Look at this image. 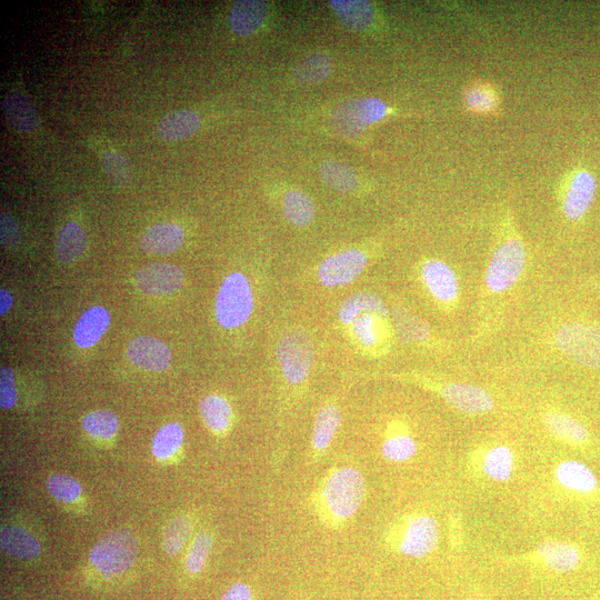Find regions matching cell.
Segmentation results:
<instances>
[{
	"label": "cell",
	"instance_id": "obj_45",
	"mask_svg": "<svg viewBox=\"0 0 600 600\" xmlns=\"http://www.w3.org/2000/svg\"><path fill=\"white\" fill-rule=\"evenodd\" d=\"M14 303V299L12 295H10L7 290H0V315L4 316L9 312V309L12 308Z\"/></svg>",
	"mask_w": 600,
	"mask_h": 600
},
{
	"label": "cell",
	"instance_id": "obj_4",
	"mask_svg": "<svg viewBox=\"0 0 600 600\" xmlns=\"http://www.w3.org/2000/svg\"><path fill=\"white\" fill-rule=\"evenodd\" d=\"M388 113L383 100L373 97L357 98L337 107L330 116V127L339 136L355 138L364 133L368 125L382 120Z\"/></svg>",
	"mask_w": 600,
	"mask_h": 600
},
{
	"label": "cell",
	"instance_id": "obj_39",
	"mask_svg": "<svg viewBox=\"0 0 600 600\" xmlns=\"http://www.w3.org/2000/svg\"><path fill=\"white\" fill-rule=\"evenodd\" d=\"M417 452V444L414 438L408 435H395L385 440L382 453L383 456L393 463H404L412 458Z\"/></svg>",
	"mask_w": 600,
	"mask_h": 600
},
{
	"label": "cell",
	"instance_id": "obj_27",
	"mask_svg": "<svg viewBox=\"0 0 600 600\" xmlns=\"http://www.w3.org/2000/svg\"><path fill=\"white\" fill-rule=\"evenodd\" d=\"M199 409L204 423L212 432L222 434L229 428L233 410L225 398L218 395L206 396L200 402Z\"/></svg>",
	"mask_w": 600,
	"mask_h": 600
},
{
	"label": "cell",
	"instance_id": "obj_20",
	"mask_svg": "<svg viewBox=\"0 0 600 600\" xmlns=\"http://www.w3.org/2000/svg\"><path fill=\"white\" fill-rule=\"evenodd\" d=\"M110 325V315L104 307L95 306L79 318L75 330V343L80 348L95 346Z\"/></svg>",
	"mask_w": 600,
	"mask_h": 600
},
{
	"label": "cell",
	"instance_id": "obj_42",
	"mask_svg": "<svg viewBox=\"0 0 600 600\" xmlns=\"http://www.w3.org/2000/svg\"><path fill=\"white\" fill-rule=\"evenodd\" d=\"M16 402L17 390L14 372L8 367H2L0 370V406L3 409H9L14 407Z\"/></svg>",
	"mask_w": 600,
	"mask_h": 600
},
{
	"label": "cell",
	"instance_id": "obj_40",
	"mask_svg": "<svg viewBox=\"0 0 600 600\" xmlns=\"http://www.w3.org/2000/svg\"><path fill=\"white\" fill-rule=\"evenodd\" d=\"M212 548V535L206 532L198 533L196 535L192 548H190L186 558V569L189 574L197 575L202 572Z\"/></svg>",
	"mask_w": 600,
	"mask_h": 600
},
{
	"label": "cell",
	"instance_id": "obj_33",
	"mask_svg": "<svg viewBox=\"0 0 600 600\" xmlns=\"http://www.w3.org/2000/svg\"><path fill=\"white\" fill-rule=\"evenodd\" d=\"M184 429L176 423L168 424L158 430L153 442V454L158 460L172 458L183 446Z\"/></svg>",
	"mask_w": 600,
	"mask_h": 600
},
{
	"label": "cell",
	"instance_id": "obj_21",
	"mask_svg": "<svg viewBox=\"0 0 600 600\" xmlns=\"http://www.w3.org/2000/svg\"><path fill=\"white\" fill-rule=\"evenodd\" d=\"M0 546L6 554L19 559H35L42 552L38 539L28 530L18 526L2 528Z\"/></svg>",
	"mask_w": 600,
	"mask_h": 600
},
{
	"label": "cell",
	"instance_id": "obj_9",
	"mask_svg": "<svg viewBox=\"0 0 600 600\" xmlns=\"http://www.w3.org/2000/svg\"><path fill=\"white\" fill-rule=\"evenodd\" d=\"M367 257L358 249H347L324 260L318 270L320 282L326 287H342L364 272Z\"/></svg>",
	"mask_w": 600,
	"mask_h": 600
},
{
	"label": "cell",
	"instance_id": "obj_24",
	"mask_svg": "<svg viewBox=\"0 0 600 600\" xmlns=\"http://www.w3.org/2000/svg\"><path fill=\"white\" fill-rule=\"evenodd\" d=\"M365 313H375L382 317H388L383 300L370 293H359L348 297L340 305L338 316L340 323L350 325L358 316Z\"/></svg>",
	"mask_w": 600,
	"mask_h": 600
},
{
	"label": "cell",
	"instance_id": "obj_30",
	"mask_svg": "<svg viewBox=\"0 0 600 600\" xmlns=\"http://www.w3.org/2000/svg\"><path fill=\"white\" fill-rule=\"evenodd\" d=\"M514 454L507 446L488 450L483 459V472L495 482H506L513 475Z\"/></svg>",
	"mask_w": 600,
	"mask_h": 600
},
{
	"label": "cell",
	"instance_id": "obj_31",
	"mask_svg": "<svg viewBox=\"0 0 600 600\" xmlns=\"http://www.w3.org/2000/svg\"><path fill=\"white\" fill-rule=\"evenodd\" d=\"M545 425L554 436L565 442L580 444L588 438L587 429L576 419L560 413H549L545 417Z\"/></svg>",
	"mask_w": 600,
	"mask_h": 600
},
{
	"label": "cell",
	"instance_id": "obj_46",
	"mask_svg": "<svg viewBox=\"0 0 600 600\" xmlns=\"http://www.w3.org/2000/svg\"><path fill=\"white\" fill-rule=\"evenodd\" d=\"M470 600H480V599H477V598H473V599H470Z\"/></svg>",
	"mask_w": 600,
	"mask_h": 600
},
{
	"label": "cell",
	"instance_id": "obj_17",
	"mask_svg": "<svg viewBox=\"0 0 600 600\" xmlns=\"http://www.w3.org/2000/svg\"><path fill=\"white\" fill-rule=\"evenodd\" d=\"M268 16V7L257 0H240L235 3L229 14V25L240 36L254 34L264 25Z\"/></svg>",
	"mask_w": 600,
	"mask_h": 600
},
{
	"label": "cell",
	"instance_id": "obj_16",
	"mask_svg": "<svg viewBox=\"0 0 600 600\" xmlns=\"http://www.w3.org/2000/svg\"><path fill=\"white\" fill-rule=\"evenodd\" d=\"M537 553L546 567L556 573L573 572L582 562V554L575 545L558 540H546L539 545Z\"/></svg>",
	"mask_w": 600,
	"mask_h": 600
},
{
	"label": "cell",
	"instance_id": "obj_23",
	"mask_svg": "<svg viewBox=\"0 0 600 600\" xmlns=\"http://www.w3.org/2000/svg\"><path fill=\"white\" fill-rule=\"evenodd\" d=\"M87 237L82 227L76 223L66 224L56 240L55 252L60 263L70 264L83 256Z\"/></svg>",
	"mask_w": 600,
	"mask_h": 600
},
{
	"label": "cell",
	"instance_id": "obj_44",
	"mask_svg": "<svg viewBox=\"0 0 600 600\" xmlns=\"http://www.w3.org/2000/svg\"><path fill=\"white\" fill-rule=\"evenodd\" d=\"M252 590L244 583L230 586L220 600H252Z\"/></svg>",
	"mask_w": 600,
	"mask_h": 600
},
{
	"label": "cell",
	"instance_id": "obj_38",
	"mask_svg": "<svg viewBox=\"0 0 600 600\" xmlns=\"http://www.w3.org/2000/svg\"><path fill=\"white\" fill-rule=\"evenodd\" d=\"M47 488L58 502L73 504L82 496L83 489L74 477L64 474H55L48 478Z\"/></svg>",
	"mask_w": 600,
	"mask_h": 600
},
{
	"label": "cell",
	"instance_id": "obj_1",
	"mask_svg": "<svg viewBox=\"0 0 600 600\" xmlns=\"http://www.w3.org/2000/svg\"><path fill=\"white\" fill-rule=\"evenodd\" d=\"M365 493V479L356 468H339L326 479L318 504L328 519L343 523L358 512Z\"/></svg>",
	"mask_w": 600,
	"mask_h": 600
},
{
	"label": "cell",
	"instance_id": "obj_10",
	"mask_svg": "<svg viewBox=\"0 0 600 600\" xmlns=\"http://www.w3.org/2000/svg\"><path fill=\"white\" fill-rule=\"evenodd\" d=\"M184 279L182 269L166 263L147 264L136 274L140 292L150 296L172 295L183 286Z\"/></svg>",
	"mask_w": 600,
	"mask_h": 600
},
{
	"label": "cell",
	"instance_id": "obj_5",
	"mask_svg": "<svg viewBox=\"0 0 600 600\" xmlns=\"http://www.w3.org/2000/svg\"><path fill=\"white\" fill-rule=\"evenodd\" d=\"M313 340L303 330H293L280 339L277 359L287 382L299 385L305 382L314 364Z\"/></svg>",
	"mask_w": 600,
	"mask_h": 600
},
{
	"label": "cell",
	"instance_id": "obj_11",
	"mask_svg": "<svg viewBox=\"0 0 600 600\" xmlns=\"http://www.w3.org/2000/svg\"><path fill=\"white\" fill-rule=\"evenodd\" d=\"M596 179L585 169L576 170L568 179L563 200V212L568 219L582 218L596 193Z\"/></svg>",
	"mask_w": 600,
	"mask_h": 600
},
{
	"label": "cell",
	"instance_id": "obj_19",
	"mask_svg": "<svg viewBox=\"0 0 600 600\" xmlns=\"http://www.w3.org/2000/svg\"><path fill=\"white\" fill-rule=\"evenodd\" d=\"M4 113L10 126L20 134H29L39 126L37 110L26 95L13 93L5 97Z\"/></svg>",
	"mask_w": 600,
	"mask_h": 600
},
{
	"label": "cell",
	"instance_id": "obj_29",
	"mask_svg": "<svg viewBox=\"0 0 600 600\" xmlns=\"http://www.w3.org/2000/svg\"><path fill=\"white\" fill-rule=\"evenodd\" d=\"M319 173L324 182L338 193H353L357 188L358 182L354 170L336 160H327L320 165Z\"/></svg>",
	"mask_w": 600,
	"mask_h": 600
},
{
	"label": "cell",
	"instance_id": "obj_3",
	"mask_svg": "<svg viewBox=\"0 0 600 600\" xmlns=\"http://www.w3.org/2000/svg\"><path fill=\"white\" fill-rule=\"evenodd\" d=\"M254 308L253 290L240 273L229 275L220 287L216 300V317L220 326L233 329L244 325Z\"/></svg>",
	"mask_w": 600,
	"mask_h": 600
},
{
	"label": "cell",
	"instance_id": "obj_25",
	"mask_svg": "<svg viewBox=\"0 0 600 600\" xmlns=\"http://www.w3.org/2000/svg\"><path fill=\"white\" fill-rule=\"evenodd\" d=\"M330 6L342 22L353 29L365 30L374 22L372 4L363 0H333Z\"/></svg>",
	"mask_w": 600,
	"mask_h": 600
},
{
	"label": "cell",
	"instance_id": "obj_43",
	"mask_svg": "<svg viewBox=\"0 0 600 600\" xmlns=\"http://www.w3.org/2000/svg\"><path fill=\"white\" fill-rule=\"evenodd\" d=\"M22 232L13 217L3 213L0 219V240L5 247H13L19 243Z\"/></svg>",
	"mask_w": 600,
	"mask_h": 600
},
{
	"label": "cell",
	"instance_id": "obj_37",
	"mask_svg": "<svg viewBox=\"0 0 600 600\" xmlns=\"http://www.w3.org/2000/svg\"><path fill=\"white\" fill-rule=\"evenodd\" d=\"M104 172L118 186H127L133 179V168L123 154L108 152L100 157Z\"/></svg>",
	"mask_w": 600,
	"mask_h": 600
},
{
	"label": "cell",
	"instance_id": "obj_12",
	"mask_svg": "<svg viewBox=\"0 0 600 600\" xmlns=\"http://www.w3.org/2000/svg\"><path fill=\"white\" fill-rule=\"evenodd\" d=\"M127 356L134 365L150 372H165L172 364V353L168 346L153 337L134 339L127 347Z\"/></svg>",
	"mask_w": 600,
	"mask_h": 600
},
{
	"label": "cell",
	"instance_id": "obj_26",
	"mask_svg": "<svg viewBox=\"0 0 600 600\" xmlns=\"http://www.w3.org/2000/svg\"><path fill=\"white\" fill-rule=\"evenodd\" d=\"M340 423L342 412L336 405L320 408L313 430V447L316 453L324 452L332 444Z\"/></svg>",
	"mask_w": 600,
	"mask_h": 600
},
{
	"label": "cell",
	"instance_id": "obj_41",
	"mask_svg": "<svg viewBox=\"0 0 600 600\" xmlns=\"http://www.w3.org/2000/svg\"><path fill=\"white\" fill-rule=\"evenodd\" d=\"M376 315L378 314L365 313L350 324L357 342L364 347H373L378 342V317Z\"/></svg>",
	"mask_w": 600,
	"mask_h": 600
},
{
	"label": "cell",
	"instance_id": "obj_6",
	"mask_svg": "<svg viewBox=\"0 0 600 600\" xmlns=\"http://www.w3.org/2000/svg\"><path fill=\"white\" fill-rule=\"evenodd\" d=\"M526 263V250L517 238H509L500 245L487 270L486 282L494 293L505 292L512 287Z\"/></svg>",
	"mask_w": 600,
	"mask_h": 600
},
{
	"label": "cell",
	"instance_id": "obj_7",
	"mask_svg": "<svg viewBox=\"0 0 600 600\" xmlns=\"http://www.w3.org/2000/svg\"><path fill=\"white\" fill-rule=\"evenodd\" d=\"M556 343L563 353L577 363L600 368V327L567 324L558 330Z\"/></svg>",
	"mask_w": 600,
	"mask_h": 600
},
{
	"label": "cell",
	"instance_id": "obj_22",
	"mask_svg": "<svg viewBox=\"0 0 600 600\" xmlns=\"http://www.w3.org/2000/svg\"><path fill=\"white\" fill-rule=\"evenodd\" d=\"M200 127V118L193 110H178L165 116L157 126L160 138L167 142L185 140L197 133Z\"/></svg>",
	"mask_w": 600,
	"mask_h": 600
},
{
	"label": "cell",
	"instance_id": "obj_18",
	"mask_svg": "<svg viewBox=\"0 0 600 600\" xmlns=\"http://www.w3.org/2000/svg\"><path fill=\"white\" fill-rule=\"evenodd\" d=\"M560 486L578 494H592L598 488V478L587 465L578 460H565L556 469Z\"/></svg>",
	"mask_w": 600,
	"mask_h": 600
},
{
	"label": "cell",
	"instance_id": "obj_28",
	"mask_svg": "<svg viewBox=\"0 0 600 600\" xmlns=\"http://www.w3.org/2000/svg\"><path fill=\"white\" fill-rule=\"evenodd\" d=\"M464 102L470 112L490 114L496 112L500 99L495 86L485 82L469 85L465 90Z\"/></svg>",
	"mask_w": 600,
	"mask_h": 600
},
{
	"label": "cell",
	"instance_id": "obj_32",
	"mask_svg": "<svg viewBox=\"0 0 600 600\" xmlns=\"http://www.w3.org/2000/svg\"><path fill=\"white\" fill-rule=\"evenodd\" d=\"M284 213L290 223L297 227H305L312 223L315 207L305 193L300 190H290L284 200Z\"/></svg>",
	"mask_w": 600,
	"mask_h": 600
},
{
	"label": "cell",
	"instance_id": "obj_13",
	"mask_svg": "<svg viewBox=\"0 0 600 600\" xmlns=\"http://www.w3.org/2000/svg\"><path fill=\"white\" fill-rule=\"evenodd\" d=\"M440 394L449 405L466 414H484L494 408V399L483 388L468 384H447Z\"/></svg>",
	"mask_w": 600,
	"mask_h": 600
},
{
	"label": "cell",
	"instance_id": "obj_14",
	"mask_svg": "<svg viewBox=\"0 0 600 600\" xmlns=\"http://www.w3.org/2000/svg\"><path fill=\"white\" fill-rule=\"evenodd\" d=\"M183 229L173 223H159L145 230L140 246L149 255H169L183 246Z\"/></svg>",
	"mask_w": 600,
	"mask_h": 600
},
{
	"label": "cell",
	"instance_id": "obj_34",
	"mask_svg": "<svg viewBox=\"0 0 600 600\" xmlns=\"http://www.w3.org/2000/svg\"><path fill=\"white\" fill-rule=\"evenodd\" d=\"M83 428L88 435L96 439L109 440L118 432L119 419L110 410H96L85 416Z\"/></svg>",
	"mask_w": 600,
	"mask_h": 600
},
{
	"label": "cell",
	"instance_id": "obj_15",
	"mask_svg": "<svg viewBox=\"0 0 600 600\" xmlns=\"http://www.w3.org/2000/svg\"><path fill=\"white\" fill-rule=\"evenodd\" d=\"M423 277L429 292L440 302L450 303L456 299L457 278L447 264L437 259L428 260L423 267Z\"/></svg>",
	"mask_w": 600,
	"mask_h": 600
},
{
	"label": "cell",
	"instance_id": "obj_2",
	"mask_svg": "<svg viewBox=\"0 0 600 600\" xmlns=\"http://www.w3.org/2000/svg\"><path fill=\"white\" fill-rule=\"evenodd\" d=\"M137 556L136 537L129 530L119 529L100 539L89 559L100 575L118 577L134 566Z\"/></svg>",
	"mask_w": 600,
	"mask_h": 600
},
{
	"label": "cell",
	"instance_id": "obj_8",
	"mask_svg": "<svg viewBox=\"0 0 600 600\" xmlns=\"http://www.w3.org/2000/svg\"><path fill=\"white\" fill-rule=\"evenodd\" d=\"M438 540L437 520L429 515H418L407 520L399 537L398 550L408 557L423 558L433 552Z\"/></svg>",
	"mask_w": 600,
	"mask_h": 600
},
{
	"label": "cell",
	"instance_id": "obj_36",
	"mask_svg": "<svg viewBox=\"0 0 600 600\" xmlns=\"http://www.w3.org/2000/svg\"><path fill=\"white\" fill-rule=\"evenodd\" d=\"M192 529L193 525L188 517L174 518L165 529L164 546L167 554L170 556L179 554L192 534Z\"/></svg>",
	"mask_w": 600,
	"mask_h": 600
},
{
	"label": "cell",
	"instance_id": "obj_35",
	"mask_svg": "<svg viewBox=\"0 0 600 600\" xmlns=\"http://www.w3.org/2000/svg\"><path fill=\"white\" fill-rule=\"evenodd\" d=\"M332 65L322 54H315L304 60L295 70V78L303 85H317L329 76Z\"/></svg>",
	"mask_w": 600,
	"mask_h": 600
}]
</instances>
